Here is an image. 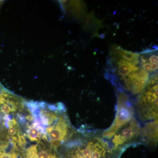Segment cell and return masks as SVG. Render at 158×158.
I'll use <instances>...</instances> for the list:
<instances>
[{
    "instance_id": "1",
    "label": "cell",
    "mask_w": 158,
    "mask_h": 158,
    "mask_svg": "<svg viewBox=\"0 0 158 158\" xmlns=\"http://www.w3.org/2000/svg\"><path fill=\"white\" fill-rule=\"evenodd\" d=\"M105 76L117 88L132 95L139 94L149 81L150 74L141 68L139 59L131 61L111 51L107 58Z\"/></svg>"
},
{
    "instance_id": "2",
    "label": "cell",
    "mask_w": 158,
    "mask_h": 158,
    "mask_svg": "<svg viewBox=\"0 0 158 158\" xmlns=\"http://www.w3.org/2000/svg\"><path fill=\"white\" fill-rule=\"evenodd\" d=\"M136 109L139 118L143 121L158 119V74L151 75L144 90L139 94Z\"/></svg>"
},
{
    "instance_id": "3",
    "label": "cell",
    "mask_w": 158,
    "mask_h": 158,
    "mask_svg": "<svg viewBox=\"0 0 158 158\" xmlns=\"http://www.w3.org/2000/svg\"><path fill=\"white\" fill-rule=\"evenodd\" d=\"M116 94L117 108L116 117L112 126L103 132V138L111 139L118 130L135 118V109L128 94L123 91H117Z\"/></svg>"
},
{
    "instance_id": "4",
    "label": "cell",
    "mask_w": 158,
    "mask_h": 158,
    "mask_svg": "<svg viewBox=\"0 0 158 158\" xmlns=\"http://www.w3.org/2000/svg\"><path fill=\"white\" fill-rule=\"evenodd\" d=\"M141 130L139 123L135 118L122 128L114 135L112 139V148L113 151L125 144L132 143L139 138Z\"/></svg>"
},
{
    "instance_id": "5",
    "label": "cell",
    "mask_w": 158,
    "mask_h": 158,
    "mask_svg": "<svg viewBox=\"0 0 158 158\" xmlns=\"http://www.w3.org/2000/svg\"><path fill=\"white\" fill-rule=\"evenodd\" d=\"M71 126L66 115L59 116L58 122L52 130L48 133L51 141H56L62 144L73 135Z\"/></svg>"
},
{
    "instance_id": "6",
    "label": "cell",
    "mask_w": 158,
    "mask_h": 158,
    "mask_svg": "<svg viewBox=\"0 0 158 158\" xmlns=\"http://www.w3.org/2000/svg\"><path fill=\"white\" fill-rule=\"evenodd\" d=\"M158 48H148L139 53V61L141 68L151 75L158 71Z\"/></svg>"
},
{
    "instance_id": "7",
    "label": "cell",
    "mask_w": 158,
    "mask_h": 158,
    "mask_svg": "<svg viewBox=\"0 0 158 158\" xmlns=\"http://www.w3.org/2000/svg\"><path fill=\"white\" fill-rule=\"evenodd\" d=\"M62 3L65 11L77 18H81L86 14V6L82 1H62Z\"/></svg>"
},
{
    "instance_id": "8",
    "label": "cell",
    "mask_w": 158,
    "mask_h": 158,
    "mask_svg": "<svg viewBox=\"0 0 158 158\" xmlns=\"http://www.w3.org/2000/svg\"><path fill=\"white\" fill-rule=\"evenodd\" d=\"M100 20L95 17L94 12H91L84 18L83 28L94 36H98L99 30L102 27Z\"/></svg>"
},
{
    "instance_id": "9",
    "label": "cell",
    "mask_w": 158,
    "mask_h": 158,
    "mask_svg": "<svg viewBox=\"0 0 158 158\" xmlns=\"http://www.w3.org/2000/svg\"><path fill=\"white\" fill-rule=\"evenodd\" d=\"M141 134L147 143L156 144L158 141V119L146 123L141 130Z\"/></svg>"
},
{
    "instance_id": "10",
    "label": "cell",
    "mask_w": 158,
    "mask_h": 158,
    "mask_svg": "<svg viewBox=\"0 0 158 158\" xmlns=\"http://www.w3.org/2000/svg\"><path fill=\"white\" fill-rule=\"evenodd\" d=\"M28 128L27 131V135H24L27 136V137L32 141H37L40 140L41 137V134L39 131L33 127L31 125L28 127Z\"/></svg>"
},
{
    "instance_id": "11",
    "label": "cell",
    "mask_w": 158,
    "mask_h": 158,
    "mask_svg": "<svg viewBox=\"0 0 158 158\" xmlns=\"http://www.w3.org/2000/svg\"><path fill=\"white\" fill-rule=\"evenodd\" d=\"M8 133L9 135L14 136L15 135L17 134V136H19L21 135L20 131L19 128L18 124L15 127L13 126L9 127V129H8Z\"/></svg>"
},
{
    "instance_id": "12",
    "label": "cell",
    "mask_w": 158,
    "mask_h": 158,
    "mask_svg": "<svg viewBox=\"0 0 158 158\" xmlns=\"http://www.w3.org/2000/svg\"><path fill=\"white\" fill-rule=\"evenodd\" d=\"M0 112L6 115L9 114L10 112H13L10 106L6 103L0 104Z\"/></svg>"
},
{
    "instance_id": "13",
    "label": "cell",
    "mask_w": 158,
    "mask_h": 158,
    "mask_svg": "<svg viewBox=\"0 0 158 158\" xmlns=\"http://www.w3.org/2000/svg\"><path fill=\"white\" fill-rule=\"evenodd\" d=\"M18 144L19 146L21 147H24L25 146L26 144V138L23 135H20L18 136Z\"/></svg>"
},
{
    "instance_id": "14",
    "label": "cell",
    "mask_w": 158,
    "mask_h": 158,
    "mask_svg": "<svg viewBox=\"0 0 158 158\" xmlns=\"http://www.w3.org/2000/svg\"><path fill=\"white\" fill-rule=\"evenodd\" d=\"M26 118L27 120H28V121L29 122H33L34 120V116L31 114V115H28L27 116H26Z\"/></svg>"
},
{
    "instance_id": "15",
    "label": "cell",
    "mask_w": 158,
    "mask_h": 158,
    "mask_svg": "<svg viewBox=\"0 0 158 158\" xmlns=\"http://www.w3.org/2000/svg\"><path fill=\"white\" fill-rule=\"evenodd\" d=\"M3 3V1H0V9H1V7H2V4Z\"/></svg>"
}]
</instances>
